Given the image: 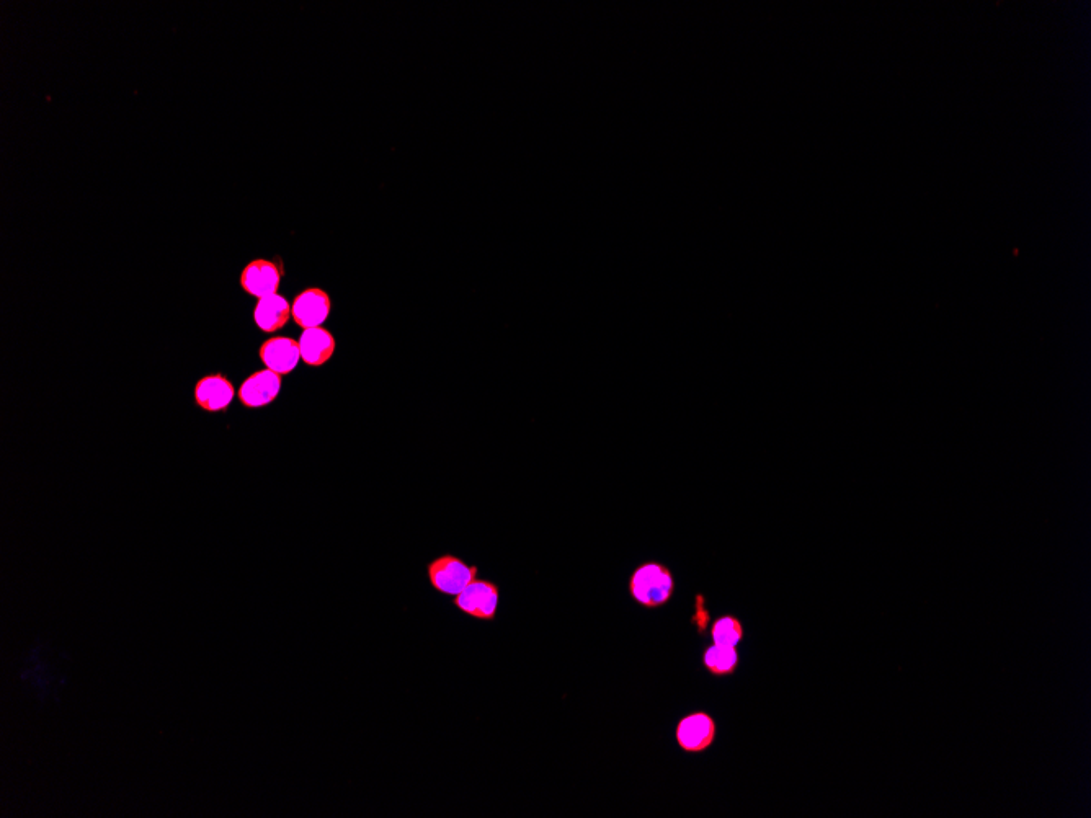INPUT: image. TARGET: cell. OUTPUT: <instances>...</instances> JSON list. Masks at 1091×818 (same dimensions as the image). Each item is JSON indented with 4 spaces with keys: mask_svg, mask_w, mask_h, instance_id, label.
Wrapping results in <instances>:
<instances>
[{
    "mask_svg": "<svg viewBox=\"0 0 1091 818\" xmlns=\"http://www.w3.org/2000/svg\"><path fill=\"white\" fill-rule=\"evenodd\" d=\"M629 593L644 608L667 605L675 593L672 570L659 562L639 565L629 578Z\"/></svg>",
    "mask_w": 1091,
    "mask_h": 818,
    "instance_id": "obj_1",
    "label": "cell"
},
{
    "mask_svg": "<svg viewBox=\"0 0 1091 818\" xmlns=\"http://www.w3.org/2000/svg\"><path fill=\"white\" fill-rule=\"evenodd\" d=\"M477 574L479 570L476 565H468L453 554L435 557L427 565L428 582L433 590L453 598L477 580Z\"/></svg>",
    "mask_w": 1091,
    "mask_h": 818,
    "instance_id": "obj_2",
    "label": "cell"
},
{
    "mask_svg": "<svg viewBox=\"0 0 1091 818\" xmlns=\"http://www.w3.org/2000/svg\"><path fill=\"white\" fill-rule=\"evenodd\" d=\"M499 601V585L490 580L477 578L468 588H464L463 592L453 598V606L469 618L492 623L497 618Z\"/></svg>",
    "mask_w": 1091,
    "mask_h": 818,
    "instance_id": "obj_3",
    "label": "cell"
},
{
    "mask_svg": "<svg viewBox=\"0 0 1091 818\" xmlns=\"http://www.w3.org/2000/svg\"><path fill=\"white\" fill-rule=\"evenodd\" d=\"M716 734V722L706 712H695L683 717L677 725V742L686 753L708 750L716 740Z\"/></svg>",
    "mask_w": 1091,
    "mask_h": 818,
    "instance_id": "obj_4",
    "label": "cell"
},
{
    "mask_svg": "<svg viewBox=\"0 0 1091 818\" xmlns=\"http://www.w3.org/2000/svg\"><path fill=\"white\" fill-rule=\"evenodd\" d=\"M330 298L326 291L319 288H309L299 293L291 304V316L293 321L306 329L321 327L327 321L330 314Z\"/></svg>",
    "mask_w": 1091,
    "mask_h": 818,
    "instance_id": "obj_5",
    "label": "cell"
},
{
    "mask_svg": "<svg viewBox=\"0 0 1091 818\" xmlns=\"http://www.w3.org/2000/svg\"><path fill=\"white\" fill-rule=\"evenodd\" d=\"M283 270L270 260H254L242 270L241 286L245 293L255 298L277 294Z\"/></svg>",
    "mask_w": 1091,
    "mask_h": 818,
    "instance_id": "obj_6",
    "label": "cell"
},
{
    "mask_svg": "<svg viewBox=\"0 0 1091 818\" xmlns=\"http://www.w3.org/2000/svg\"><path fill=\"white\" fill-rule=\"evenodd\" d=\"M280 389L281 374L275 373V371L268 368L255 371L242 383L241 389H239V401L245 407L257 409V407L272 404L277 399Z\"/></svg>",
    "mask_w": 1091,
    "mask_h": 818,
    "instance_id": "obj_7",
    "label": "cell"
},
{
    "mask_svg": "<svg viewBox=\"0 0 1091 818\" xmlns=\"http://www.w3.org/2000/svg\"><path fill=\"white\" fill-rule=\"evenodd\" d=\"M259 355L263 365L278 374H290L301 360L299 342L290 337H273L263 342Z\"/></svg>",
    "mask_w": 1091,
    "mask_h": 818,
    "instance_id": "obj_8",
    "label": "cell"
},
{
    "mask_svg": "<svg viewBox=\"0 0 1091 818\" xmlns=\"http://www.w3.org/2000/svg\"><path fill=\"white\" fill-rule=\"evenodd\" d=\"M195 399L206 412H219L228 409L234 399V386L223 374H211L196 383Z\"/></svg>",
    "mask_w": 1091,
    "mask_h": 818,
    "instance_id": "obj_9",
    "label": "cell"
},
{
    "mask_svg": "<svg viewBox=\"0 0 1091 818\" xmlns=\"http://www.w3.org/2000/svg\"><path fill=\"white\" fill-rule=\"evenodd\" d=\"M335 338L329 330L322 327L306 329L299 338L301 360L309 366L326 365L335 352Z\"/></svg>",
    "mask_w": 1091,
    "mask_h": 818,
    "instance_id": "obj_10",
    "label": "cell"
},
{
    "mask_svg": "<svg viewBox=\"0 0 1091 818\" xmlns=\"http://www.w3.org/2000/svg\"><path fill=\"white\" fill-rule=\"evenodd\" d=\"M291 317V304L280 294L260 298L255 306L254 321L265 334L283 329Z\"/></svg>",
    "mask_w": 1091,
    "mask_h": 818,
    "instance_id": "obj_11",
    "label": "cell"
},
{
    "mask_svg": "<svg viewBox=\"0 0 1091 818\" xmlns=\"http://www.w3.org/2000/svg\"><path fill=\"white\" fill-rule=\"evenodd\" d=\"M703 660L704 667L708 668L713 675L726 676L735 672V668L739 665V654L732 647L714 644L704 652Z\"/></svg>",
    "mask_w": 1091,
    "mask_h": 818,
    "instance_id": "obj_12",
    "label": "cell"
},
{
    "mask_svg": "<svg viewBox=\"0 0 1091 818\" xmlns=\"http://www.w3.org/2000/svg\"><path fill=\"white\" fill-rule=\"evenodd\" d=\"M711 637L714 644L735 649L744 641V626L735 616H722L713 624Z\"/></svg>",
    "mask_w": 1091,
    "mask_h": 818,
    "instance_id": "obj_13",
    "label": "cell"
}]
</instances>
